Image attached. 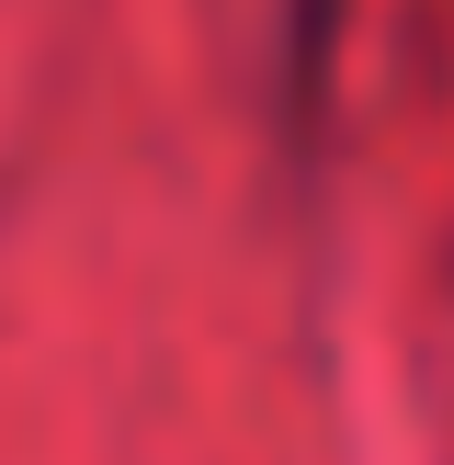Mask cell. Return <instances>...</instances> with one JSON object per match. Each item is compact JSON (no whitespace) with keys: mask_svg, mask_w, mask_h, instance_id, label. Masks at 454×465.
<instances>
[{"mask_svg":"<svg viewBox=\"0 0 454 465\" xmlns=\"http://www.w3.org/2000/svg\"><path fill=\"white\" fill-rule=\"evenodd\" d=\"M330 23H340V0H295V68L318 80V57H330Z\"/></svg>","mask_w":454,"mask_h":465,"instance_id":"6da1fadb","label":"cell"}]
</instances>
